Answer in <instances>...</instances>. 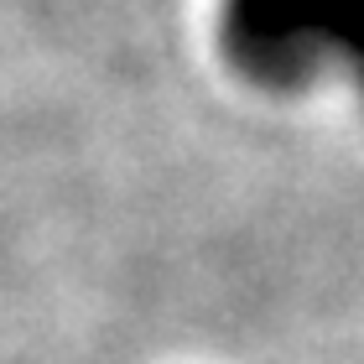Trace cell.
I'll list each match as a JSON object with an SVG mask.
<instances>
[{"instance_id":"6da1fadb","label":"cell","mask_w":364,"mask_h":364,"mask_svg":"<svg viewBox=\"0 0 364 364\" xmlns=\"http://www.w3.org/2000/svg\"><path fill=\"white\" fill-rule=\"evenodd\" d=\"M364 31V0H235V37L266 73H296Z\"/></svg>"}]
</instances>
